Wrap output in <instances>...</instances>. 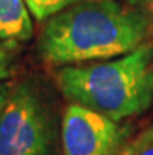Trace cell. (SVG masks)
Returning a JSON list of instances; mask_svg holds the SVG:
<instances>
[{"instance_id": "1", "label": "cell", "mask_w": 153, "mask_h": 155, "mask_svg": "<svg viewBox=\"0 0 153 155\" xmlns=\"http://www.w3.org/2000/svg\"><path fill=\"white\" fill-rule=\"evenodd\" d=\"M151 33L150 19L131 3L81 0L46 19L38 52L53 66L81 64L128 53Z\"/></svg>"}, {"instance_id": "2", "label": "cell", "mask_w": 153, "mask_h": 155, "mask_svg": "<svg viewBox=\"0 0 153 155\" xmlns=\"http://www.w3.org/2000/svg\"><path fill=\"white\" fill-rule=\"evenodd\" d=\"M55 80L72 104L119 122L139 116L153 102V41L116 58L59 66Z\"/></svg>"}, {"instance_id": "6", "label": "cell", "mask_w": 153, "mask_h": 155, "mask_svg": "<svg viewBox=\"0 0 153 155\" xmlns=\"http://www.w3.org/2000/svg\"><path fill=\"white\" fill-rule=\"evenodd\" d=\"M81 0H25L27 6L36 21H46L50 16Z\"/></svg>"}, {"instance_id": "10", "label": "cell", "mask_w": 153, "mask_h": 155, "mask_svg": "<svg viewBox=\"0 0 153 155\" xmlns=\"http://www.w3.org/2000/svg\"><path fill=\"white\" fill-rule=\"evenodd\" d=\"M10 88H11V83H8V81H0V110H2V107L6 100V96L10 93Z\"/></svg>"}, {"instance_id": "4", "label": "cell", "mask_w": 153, "mask_h": 155, "mask_svg": "<svg viewBox=\"0 0 153 155\" xmlns=\"http://www.w3.org/2000/svg\"><path fill=\"white\" fill-rule=\"evenodd\" d=\"M131 125L78 104H69L61 122L62 155H130Z\"/></svg>"}, {"instance_id": "3", "label": "cell", "mask_w": 153, "mask_h": 155, "mask_svg": "<svg viewBox=\"0 0 153 155\" xmlns=\"http://www.w3.org/2000/svg\"><path fill=\"white\" fill-rule=\"evenodd\" d=\"M55 125L47 104L27 81L11 85L0 110V155H52Z\"/></svg>"}, {"instance_id": "9", "label": "cell", "mask_w": 153, "mask_h": 155, "mask_svg": "<svg viewBox=\"0 0 153 155\" xmlns=\"http://www.w3.org/2000/svg\"><path fill=\"white\" fill-rule=\"evenodd\" d=\"M130 3L133 6H136L138 10H141L150 19L153 25V0H130Z\"/></svg>"}, {"instance_id": "5", "label": "cell", "mask_w": 153, "mask_h": 155, "mask_svg": "<svg viewBox=\"0 0 153 155\" xmlns=\"http://www.w3.org/2000/svg\"><path fill=\"white\" fill-rule=\"evenodd\" d=\"M33 36V19L25 0H0V39L28 41Z\"/></svg>"}, {"instance_id": "7", "label": "cell", "mask_w": 153, "mask_h": 155, "mask_svg": "<svg viewBox=\"0 0 153 155\" xmlns=\"http://www.w3.org/2000/svg\"><path fill=\"white\" fill-rule=\"evenodd\" d=\"M14 41H3L0 42V81L6 80L13 74L14 68Z\"/></svg>"}, {"instance_id": "8", "label": "cell", "mask_w": 153, "mask_h": 155, "mask_svg": "<svg viewBox=\"0 0 153 155\" xmlns=\"http://www.w3.org/2000/svg\"><path fill=\"white\" fill-rule=\"evenodd\" d=\"M130 155H153V124L134 138Z\"/></svg>"}]
</instances>
